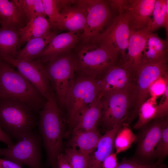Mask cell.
<instances>
[{"label": "cell", "mask_w": 168, "mask_h": 168, "mask_svg": "<svg viewBox=\"0 0 168 168\" xmlns=\"http://www.w3.org/2000/svg\"><path fill=\"white\" fill-rule=\"evenodd\" d=\"M122 125L115 126L100 137L96 149L89 155L88 168H101L105 160L114 152L115 137Z\"/></svg>", "instance_id": "19"}, {"label": "cell", "mask_w": 168, "mask_h": 168, "mask_svg": "<svg viewBox=\"0 0 168 168\" xmlns=\"http://www.w3.org/2000/svg\"><path fill=\"white\" fill-rule=\"evenodd\" d=\"M130 30L128 17L124 12L116 16L90 43L103 47L119 58L127 47Z\"/></svg>", "instance_id": "11"}, {"label": "cell", "mask_w": 168, "mask_h": 168, "mask_svg": "<svg viewBox=\"0 0 168 168\" xmlns=\"http://www.w3.org/2000/svg\"><path fill=\"white\" fill-rule=\"evenodd\" d=\"M27 22L12 0H0V25L2 28L17 31Z\"/></svg>", "instance_id": "20"}, {"label": "cell", "mask_w": 168, "mask_h": 168, "mask_svg": "<svg viewBox=\"0 0 168 168\" xmlns=\"http://www.w3.org/2000/svg\"><path fill=\"white\" fill-rule=\"evenodd\" d=\"M165 28L168 38V0H156L152 12L149 16L147 28L153 32L158 29Z\"/></svg>", "instance_id": "26"}, {"label": "cell", "mask_w": 168, "mask_h": 168, "mask_svg": "<svg viewBox=\"0 0 168 168\" xmlns=\"http://www.w3.org/2000/svg\"><path fill=\"white\" fill-rule=\"evenodd\" d=\"M44 63L61 110L65 107L67 95L75 81V72H77L75 58L68 52Z\"/></svg>", "instance_id": "4"}, {"label": "cell", "mask_w": 168, "mask_h": 168, "mask_svg": "<svg viewBox=\"0 0 168 168\" xmlns=\"http://www.w3.org/2000/svg\"><path fill=\"white\" fill-rule=\"evenodd\" d=\"M99 81L81 75L76 79L65 105L68 112V134L83 112L100 95Z\"/></svg>", "instance_id": "5"}, {"label": "cell", "mask_w": 168, "mask_h": 168, "mask_svg": "<svg viewBox=\"0 0 168 168\" xmlns=\"http://www.w3.org/2000/svg\"><path fill=\"white\" fill-rule=\"evenodd\" d=\"M137 138L136 135L129 128V125L123 124L117 132L114 139L115 153L117 154L128 149Z\"/></svg>", "instance_id": "30"}, {"label": "cell", "mask_w": 168, "mask_h": 168, "mask_svg": "<svg viewBox=\"0 0 168 168\" xmlns=\"http://www.w3.org/2000/svg\"><path fill=\"white\" fill-rule=\"evenodd\" d=\"M38 113L39 133L47 154L45 166L58 168V157L62 153L65 133L61 110L56 97L47 99Z\"/></svg>", "instance_id": "1"}, {"label": "cell", "mask_w": 168, "mask_h": 168, "mask_svg": "<svg viewBox=\"0 0 168 168\" xmlns=\"http://www.w3.org/2000/svg\"><path fill=\"white\" fill-rule=\"evenodd\" d=\"M118 164L117 154L113 152L105 160L102 164L101 168H116Z\"/></svg>", "instance_id": "37"}, {"label": "cell", "mask_w": 168, "mask_h": 168, "mask_svg": "<svg viewBox=\"0 0 168 168\" xmlns=\"http://www.w3.org/2000/svg\"><path fill=\"white\" fill-rule=\"evenodd\" d=\"M101 94L83 112L75 123L72 132L89 131L97 128L101 116Z\"/></svg>", "instance_id": "22"}, {"label": "cell", "mask_w": 168, "mask_h": 168, "mask_svg": "<svg viewBox=\"0 0 168 168\" xmlns=\"http://www.w3.org/2000/svg\"><path fill=\"white\" fill-rule=\"evenodd\" d=\"M80 40L78 32L62 33L56 35L46 46L37 59L44 63L69 52Z\"/></svg>", "instance_id": "17"}, {"label": "cell", "mask_w": 168, "mask_h": 168, "mask_svg": "<svg viewBox=\"0 0 168 168\" xmlns=\"http://www.w3.org/2000/svg\"><path fill=\"white\" fill-rule=\"evenodd\" d=\"M167 166L163 164L158 165L156 162L155 163L149 165H143L139 164L130 159L123 158L121 162L118 164L116 168H166Z\"/></svg>", "instance_id": "35"}, {"label": "cell", "mask_w": 168, "mask_h": 168, "mask_svg": "<svg viewBox=\"0 0 168 168\" xmlns=\"http://www.w3.org/2000/svg\"><path fill=\"white\" fill-rule=\"evenodd\" d=\"M157 98L151 96L140 106L138 112V119L133 127L134 129H138L155 119Z\"/></svg>", "instance_id": "29"}, {"label": "cell", "mask_w": 168, "mask_h": 168, "mask_svg": "<svg viewBox=\"0 0 168 168\" xmlns=\"http://www.w3.org/2000/svg\"><path fill=\"white\" fill-rule=\"evenodd\" d=\"M0 168H23L22 166L10 160L0 159Z\"/></svg>", "instance_id": "39"}, {"label": "cell", "mask_w": 168, "mask_h": 168, "mask_svg": "<svg viewBox=\"0 0 168 168\" xmlns=\"http://www.w3.org/2000/svg\"><path fill=\"white\" fill-rule=\"evenodd\" d=\"M72 133L69 145L71 147L78 148L79 151L88 155L96 149L101 137L97 128L89 131H72Z\"/></svg>", "instance_id": "24"}, {"label": "cell", "mask_w": 168, "mask_h": 168, "mask_svg": "<svg viewBox=\"0 0 168 168\" xmlns=\"http://www.w3.org/2000/svg\"><path fill=\"white\" fill-rule=\"evenodd\" d=\"M1 58L16 68L47 100L55 97L47 76L44 63L40 59L18 60Z\"/></svg>", "instance_id": "13"}, {"label": "cell", "mask_w": 168, "mask_h": 168, "mask_svg": "<svg viewBox=\"0 0 168 168\" xmlns=\"http://www.w3.org/2000/svg\"><path fill=\"white\" fill-rule=\"evenodd\" d=\"M51 29L49 20L45 17L40 16L33 19L19 30V40L17 50L30 40L46 34Z\"/></svg>", "instance_id": "25"}, {"label": "cell", "mask_w": 168, "mask_h": 168, "mask_svg": "<svg viewBox=\"0 0 168 168\" xmlns=\"http://www.w3.org/2000/svg\"><path fill=\"white\" fill-rule=\"evenodd\" d=\"M0 141L6 144L7 146H9L13 144L11 138L4 132L0 126Z\"/></svg>", "instance_id": "40"}, {"label": "cell", "mask_w": 168, "mask_h": 168, "mask_svg": "<svg viewBox=\"0 0 168 168\" xmlns=\"http://www.w3.org/2000/svg\"><path fill=\"white\" fill-rule=\"evenodd\" d=\"M58 168H71L64 158L63 153H61L58 157Z\"/></svg>", "instance_id": "41"}, {"label": "cell", "mask_w": 168, "mask_h": 168, "mask_svg": "<svg viewBox=\"0 0 168 168\" xmlns=\"http://www.w3.org/2000/svg\"><path fill=\"white\" fill-rule=\"evenodd\" d=\"M57 35L56 30H51L43 36L30 40L22 49L18 51L16 59L32 60L37 59L46 46Z\"/></svg>", "instance_id": "23"}, {"label": "cell", "mask_w": 168, "mask_h": 168, "mask_svg": "<svg viewBox=\"0 0 168 168\" xmlns=\"http://www.w3.org/2000/svg\"><path fill=\"white\" fill-rule=\"evenodd\" d=\"M159 104L157 105L155 119L165 118L168 117V85Z\"/></svg>", "instance_id": "36"}, {"label": "cell", "mask_w": 168, "mask_h": 168, "mask_svg": "<svg viewBox=\"0 0 168 168\" xmlns=\"http://www.w3.org/2000/svg\"><path fill=\"white\" fill-rule=\"evenodd\" d=\"M136 72L118 59L108 69L99 81L101 93L123 91L133 89Z\"/></svg>", "instance_id": "14"}, {"label": "cell", "mask_w": 168, "mask_h": 168, "mask_svg": "<svg viewBox=\"0 0 168 168\" xmlns=\"http://www.w3.org/2000/svg\"><path fill=\"white\" fill-rule=\"evenodd\" d=\"M156 0H126L124 12L128 15L130 30H138L147 28Z\"/></svg>", "instance_id": "16"}, {"label": "cell", "mask_w": 168, "mask_h": 168, "mask_svg": "<svg viewBox=\"0 0 168 168\" xmlns=\"http://www.w3.org/2000/svg\"><path fill=\"white\" fill-rule=\"evenodd\" d=\"M118 58L102 47L85 43L80 47L75 58L77 72L88 78L100 80Z\"/></svg>", "instance_id": "7"}, {"label": "cell", "mask_w": 168, "mask_h": 168, "mask_svg": "<svg viewBox=\"0 0 168 168\" xmlns=\"http://www.w3.org/2000/svg\"><path fill=\"white\" fill-rule=\"evenodd\" d=\"M147 28L138 30H130L128 46L119 55V61L135 72L141 64L142 52L148 32Z\"/></svg>", "instance_id": "15"}, {"label": "cell", "mask_w": 168, "mask_h": 168, "mask_svg": "<svg viewBox=\"0 0 168 168\" xmlns=\"http://www.w3.org/2000/svg\"><path fill=\"white\" fill-rule=\"evenodd\" d=\"M42 138L33 130L28 133L16 144L0 148V156L29 168H43L42 161Z\"/></svg>", "instance_id": "9"}, {"label": "cell", "mask_w": 168, "mask_h": 168, "mask_svg": "<svg viewBox=\"0 0 168 168\" xmlns=\"http://www.w3.org/2000/svg\"><path fill=\"white\" fill-rule=\"evenodd\" d=\"M11 99L23 103L35 113L47 99L19 71L0 57V100Z\"/></svg>", "instance_id": "2"}, {"label": "cell", "mask_w": 168, "mask_h": 168, "mask_svg": "<svg viewBox=\"0 0 168 168\" xmlns=\"http://www.w3.org/2000/svg\"><path fill=\"white\" fill-rule=\"evenodd\" d=\"M168 56L142 64L136 71V77L130 97V105L135 119L141 105L149 97L152 83L161 76L168 75Z\"/></svg>", "instance_id": "8"}, {"label": "cell", "mask_w": 168, "mask_h": 168, "mask_svg": "<svg viewBox=\"0 0 168 168\" xmlns=\"http://www.w3.org/2000/svg\"><path fill=\"white\" fill-rule=\"evenodd\" d=\"M63 154L71 168H88L89 155L71 147L65 149Z\"/></svg>", "instance_id": "32"}, {"label": "cell", "mask_w": 168, "mask_h": 168, "mask_svg": "<svg viewBox=\"0 0 168 168\" xmlns=\"http://www.w3.org/2000/svg\"><path fill=\"white\" fill-rule=\"evenodd\" d=\"M35 113L18 100H0V126L11 138L18 141L38 125Z\"/></svg>", "instance_id": "3"}, {"label": "cell", "mask_w": 168, "mask_h": 168, "mask_svg": "<svg viewBox=\"0 0 168 168\" xmlns=\"http://www.w3.org/2000/svg\"><path fill=\"white\" fill-rule=\"evenodd\" d=\"M168 38L164 40L156 34L149 31L142 53L141 64L168 56Z\"/></svg>", "instance_id": "21"}, {"label": "cell", "mask_w": 168, "mask_h": 168, "mask_svg": "<svg viewBox=\"0 0 168 168\" xmlns=\"http://www.w3.org/2000/svg\"><path fill=\"white\" fill-rule=\"evenodd\" d=\"M168 155V121L164 125L161 135L155 151V157L156 163L163 164Z\"/></svg>", "instance_id": "33"}, {"label": "cell", "mask_w": 168, "mask_h": 168, "mask_svg": "<svg viewBox=\"0 0 168 168\" xmlns=\"http://www.w3.org/2000/svg\"><path fill=\"white\" fill-rule=\"evenodd\" d=\"M132 89L101 93L102 108L99 122L106 131L118 125H129L134 119L130 105Z\"/></svg>", "instance_id": "6"}, {"label": "cell", "mask_w": 168, "mask_h": 168, "mask_svg": "<svg viewBox=\"0 0 168 168\" xmlns=\"http://www.w3.org/2000/svg\"><path fill=\"white\" fill-rule=\"evenodd\" d=\"M86 14V21L80 40L90 43L99 35L111 21L112 13L107 1L78 0Z\"/></svg>", "instance_id": "12"}, {"label": "cell", "mask_w": 168, "mask_h": 168, "mask_svg": "<svg viewBox=\"0 0 168 168\" xmlns=\"http://www.w3.org/2000/svg\"><path fill=\"white\" fill-rule=\"evenodd\" d=\"M27 23L38 16L46 17L42 0H12Z\"/></svg>", "instance_id": "28"}, {"label": "cell", "mask_w": 168, "mask_h": 168, "mask_svg": "<svg viewBox=\"0 0 168 168\" xmlns=\"http://www.w3.org/2000/svg\"><path fill=\"white\" fill-rule=\"evenodd\" d=\"M75 2L71 0H60L59 5V12L63 19V30L70 32H78L83 30L86 21V12L77 1L76 6H71L70 4Z\"/></svg>", "instance_id": "18"}, {"label": "cell", "mask_w": 168, "mask_h": 168, "mask_svg": "<svg viewBox=\"0 0 168 168\" xmlns=\"http://www.w3.org/2000/svg\"><path fill=\"white\" fill-rule=\"evenodd\" d=\"M168 75L160 77L152 83L149 89L151 96L157 98L164 94L166 87L168 85Z\"/></svg>", "instance_id": "34"}, {"label": "cell", "mask_w": 168, "mask_h": 168, "mask_svg": "<svg viewBox=\"0 0 168 168\" xmlns=\"http://www.w3.org/2000/svg\"><path fill=\"white\" fill-rule=\"evenodd\" d=\"M44 12L54 30H63V19L59 12L57 0H42Z\"/></svg>", "instance_id": "31"}, {"label": "cell", "mask_w": 168, "mask_h": 168, "mask_svg": "<svg viewBox=\"0 0 168 168\" xmlns=\"http://www.w3.org/2000/svg\"><path fill=\"white\" fill-rule=\"evenodd\" d=\"M19 40V31L0 28V57L16 59Z\"/></svg>", "instance_id": "27"}, {"label": "cell", "mask_w": 168, "mask_h": 168, "mask_svg": "<svg viewBox=\"0 0 168 168\" xmlns=\"http://www.w3.org/2000/svg\"><path fill=\"white\" fill-rule=\"evenodd\" d=\"M168 121V117L157 118L139 129L136 136L137 145L130 160L143 165L155 163V151L161 138L163 127Z\"/></svg>", "instance_id": "10"}, {"label": "cell", "mask_w": 168, "mask_h": 168, "mask_svg": "<svg viewBox=\"0 0 168 168\" xmlns=\"http://www.w3.org/2000/svg\"><path fill=\"white\" fill-rule=\"evenodd\" d=\"M108 1V3L110 4L112 8L117 11L119 12V14L123 12L126 0H114Z\"/></svg>", "instance_id": "38"}]
</instances>
